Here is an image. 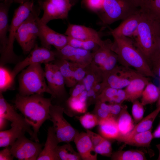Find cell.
<instances>
[{
	"mask_svg": "<svg viewBox=\"0 0 160 160\" xmlns=\"http://www.w3.org/2000/svg\"><path fill=\"white\" fill-rule=\"evenodd\" d=\"M38 2L44 11L40 20L46 24L53 20L67 19L72 6L71 0H41Z\"/></svg>",
	"mask_w": 160,
	"mask_h": 160,
	"instance_id": "9",
	"label": "cell"
},
{
	"mask_svg": "<svg viewBox=\"0 0 160 160\" xmlns=\"http://www.w3.org/2000/svg\"><path fill=\"white\" fill-rule=\"evenodd\" d=\"M19 78V94L24 96L52 93L46 83L44 70L41 64L36 63L23 69Z\"/></svg>",
	"mask_w": 160,
	"mask_h": 160,
	"instance_id": "4",
	"label": "cell"
},
{
	"mask_svg": "<svg viewBox=\"0 0 160 160\" xmlns=\"http://www.w3.org/2000/svg\"><path fill=\"white\" fill-rule=\"evenodd\" d=\"M127 100V96L124 89H118L116 95L111 103L122 104L124 101Z\"/></svg>",
	"mask_w": 160,
	"mask_h": 160,
	"instance_id": "48",
	"label": "cell"
},
{
	"mask_svg": "<svg viewBox=\"0 0 160 160\" xmlns=\"http://www.w3.org/2000/svg\"><path fill=\"white\" fill-rule=\"evenodd\" d=\"M116 121L119 129L120 138L128 135L133 129L134 121L127 110V106L124 105Z\"/></svg>",
	"mask_w": 160,
	"mask_h": 160,
	"instance_id": "25",
	"label": "cell"
},
{
	"mask_svg": "<svg viewBox=\"0 0 160 160\" xmlns=\"http://www.w3.org/2000/svg\"><path fill=\"white\" fill-rule=\"evenodd\" d=\"M52 99L43 95L35 94L24 96L19 93L14 101L15 108L20 111L27 122L32 127L33 134L31 140L39 142L38 133L43 123L50 119L49 111Z\"/></svg>",
	"mask_w": 160,
	"mask_h": 160,
	"instance_id": "1",
	"label": "cell"
},
{
	"mask_svg": "<svg viewBox=\"0 0 160 160\" xmlns=\"http://www.w3.org/2000/svg\"><path fill=\"white\" fill-rule=\"evenodd\" d=\"M44 145L27 138L25 135L18 138L11 146V152L20 160H37Z\"/></svg>",
	"mask_w": 160,
	"mask_h": 160,
	"instance_id": "11",
	"label": "cell"
},
{
	"mask_svg": "<svg viewBox=\"0 0 160 160\" xmlns=\"http://www.w3.org/2000/svg\"><path fill=\"white\" fill-rule=\"evenodd\" d=\"M73 141L82 160H97V154L95 152L92 141L87 132H78Z\"/></svg>",
	"mask_w": 160,
	"mask_h": 160,
	"instance_id": "18",
	"label": "cell"
},
{
	"mask_svg": "<svg viewBox=\"0 0 160 160\" xmlns=\"http://www.w3.org/2000/svg\"><path fill=\"white\" fill-rule=\"evenodd\" d=\"M160 94L159 88L154 84L149 82L143 91L141 102L144 106L157 101Z\"/></svg>",
	"mask_w": 160,
	"mask_h": 160,
	"instance_id": "31",
	"label": "cell"
},
{
	"mask_svg": "<svg viewBox=\"0 0 160 160\" xmlns=\"http://www.w3.org/2000/svg\"><path fill=\"white\" fill-rule=\"evenodd\" d=\"M8 120L4 118L0 117V130H4L7 126Z\"/></svg>",
	"mask_w": 160,
	"mask_h": 160,
	"instance_id": "53",
	"label": "cell"
},
{
	"mask_svg": "<svg viewBox=\"0 0 160 160\" xmlns=\"http://www.w3.org/2000/svg\"><path fill=\"white\" fill-rule=\"evenodd\" d=\"M54 52L56 58L76 63L86 67H88L92 61V53L91 51L68 44Z\"/></svg>",
	"mask_w": 160,
	"mask_h": 160,
	"instance_id": "14",
	"label": "cell"
},
{
	"mask_svg": "<svg viewBox=\"0 0 160 160\" xmlns=\"http://www.w3.org/2000/svg\"><path fill=\"white\" fill-rule=\"evenodd\" d=\"M153 138L151 129L130 136L122 137L118 141L132 146L148 148L149 147Z\"/></svg>",
	"mask_w": 160,
	"mask_h": 160,
	"instance_id": "24",
	"label": "cell"
},
{
	"mask_svg": "<svg viewBox=\"0 0 160 160\" xmlns=\"http://www.w3.org/2000/svg\"><path fill=\"white\" fill-rule=\"evenodd\" d=\"M140 11L132 0H104L98 13L102 24L107 25L123 20Z\"/></svg>",
	"mask_w": 160,
	"mask_h": 160,
	"instance_id": "5",
	"label": "cell"
},
{
	"mask_svg": "<svg viewBox=\"0 0 160 160\" xmlns=\"http://www.w3.org/2000/svg\"><path fill=\"white\" fill-rule=\"evenodd\" d=\"M136 6L140 11L146 12L148 9V0H132Z\"/></svg>",
	"mask_w": 160,
	"mask_h": 160,
	"instance_id": "51",
	"label": "cell"
},
{
	"mask_svg": "<svg viewBox=\"0 0 160 160\" xmlns=\"http://www.w3.org/2000/svg\"><path fill=\"white\" fill-rule=\"evenodd\" d=\"M113 160H146L145 154L138 150H119L113 153L111 156Z\"/></svg>",
	"mask_w": 160,
	"mask_h": 160,
	"instance_id": "30",
	"label": "cell"
},
{
	"mask_svg": "<svg viewBox=\"0 0 160 160\" xmlns=\"http://www.w3.org/2000/svg\"><path fill=\"white\" fill-rule=\"evenodd\" d=\"M59 143L52 127L48 129L47 136L44 147L38 160H58L56 150Z\"/></svg>",
	"mask_w": 160,
	"mask_h": 160,
	"instance_id": "21",
	"label": "cell"
},
{
	"mask_svg": "<svg viewBox=\"0 0 160 160\" xmlns=\"http://www.w3.org/2000/svg\"><path fill=\"white\" fill-rule=\"evenodd\" d=\"M87 91L85 90L83 91L78 97L79 99L81 102L83 103L87 104Z\"/></svg>",
	"mask_w": 160,
	"mask_h": 160,
	"instance_id": "52",
	"label": "cell"
},
{
	"mask_svg": "<svg viewBox=\"0 0 160 160\" xmlns=\"http://www.w3.org/2000/svg\"><path fill=\"white\" fill-rule=\"evenodd\" d=\"M9 129L0 131V147L11 146L20 137L25 135L26 132L21 125L12 123Z\"/></svg>",
	"mask_w": 160,
	"mask_h": 160,
	"instance_id": "23",
	"label": "cell"
},
{
	"mask_svg": "<svg viewBox=\"0 0 160 160\" xmlns=\"http://www.w3.org/2000/svg\"><path fill=\"white\" fill-rule=\"evenodd\" d=\"M153 138H160V123L153 133Z\"/></svg>",
	"mask_w": 160,
	"mask_h": 160,
	"instance_id": "54",
	"label": "cell"
},
{
	"mask_svg": "<svg viewBox=\"0 0 160 160\" xmlns=\"http://www.w3.org/2000/svg\"><path fill=\"white\" fill-rule=\"evenodd\" d=\"M156 108L159 109H160V94L158 99L157 100V104Z\"/></svg>",
	"mask_w": 160,
	"mask_h": 160,
	"instance_id": "57",
	"label": "cell"
},
{
	"mask_svg": "<svg viewBox=\"0 0 160 160\" xmlns=\"http://www.w3.org/2000/svg\"><path fill=\"white\" fill-rule=\"evenodd\" d=\"M98 125L100 134L103 137L116 140L119 137L116 119L113 117L100 120Z\"/></svg>",
	"mask_w": 160,
	"mask_h": 160,
	"instance_id": "22",
	"label": "cell"
},
{
	"mask_svg": "<svg viewBox=\"0 0 160 160\" xmlns=\"http://www.w3.org/2000/svg\"><path fill=\"white\" fill-rule=\"evenodd\" d=\"M44 74L47 85L52 93V97L54 98L55 91V74L52 63L51 62L44 64Z\"/></svg>",
	"mask_w": 160,
	"mask_h": 160,
	"instance_id": "37",
	"label": "cell"
},
{
	"mask_svg": "<svg viewBox=\"0 0 160 160\" xmlns=\"http://www.w3.org/2000/svg\"><path fill=\"white\" fill-rule=\"evenodd\" d=\"M104 0H84L87 7L93 12L98 13L101 9Z\"/></svg>",
	"mask_w": 160,
	"mask_h": 160,
	"instance_id": "44",
	"label": "cell"
},
{
	"mask_svg": "<svg viewBox=\"0 0 160 160\" xmlns=\"http://www.w3.org/2000/svg\"><path fill=\"white\" fill-rule=\"evenodd\" d=\"M58 160H82L78 152L76 151L70 143L58 146L56 150Z\"/></svg>",
	"mask_w": 160,
	"mask_h": 160,
	"instance_id": "32",
	"label": "cell"
},
{
	"mask_svg": "<svg viewBox=\"0 0 160 160\" xmlns=\"http://www.w3.org/2000/svg\"><path fill=\"white\" fill-rule=\"evenodd\" d=\"M95 152L98 154L110 157L113 153L111 144L110 142L105 138L97 145L94 147Z\"/></svg>",
	"mask_w": 160,
	"mask_h": 160,
	"instance_id": "39",
	"label": "cell"
},
{
	"mask_svg": "<svg viewBox=\"0 0 160 160\" xmlns=\"http://www.w3.org/2000/svg\"><path fill=\"white\" fill-rule=\"evenodd\" d=\"M156 146L159 151V156L157 160H160V143L156 145Z\"/></svg>",
	"mask_w": 160,
	"mask_h": 160,
	"instance_id": "56",
	"label": "cell"
},
{
	"mask_svg": "<svg viewBox=\"0 0 160 160\" xmlns=\"http://www.w3.org/2000/svg\"><path fill=\"white\" fill-rule=\"evenodd\" d=\"M5 0H0L1 1L3 2Z\"/></svg>",
	"mask_w": 160,
	"mask_h": 160,
	"instance_id": "58",
	"label": "cell"
},
{
	"mask_svg": "<svg viewBox=\"0 0 160 160\" xmlns=\"http://www.w3.org/2000/svg\"><path fill=\"white\" fill-rule=\"evenodd\" d=\"M66 104L67 108H64V113L68 115L72 112L77 113H84L87 110V104L81 102L78 97L70 96L67 100Z\"/></svg>",
	"mask_w": 160,
	"mask_h": 160,
	"instance_id": "33",
	"label": "cell"
},
{
	"mask_svg": "<svg viewBox=\"0 0 160 160\" xmlns=\"http://www.w3.org/2000/svg\"><path fill=\"white\" fill-rule=\"evenodd\" d=\"M58 67L64 80L65 85L72 88L77 83L74 77L73 72L69 61L61 59L54 61Z\"/></svg>",
	"mask_w": 160,
	"mask_h": 160,
	"instance_id": "26",
	"label": "cell"
},
{
	"mask_svg": "<svg viewBox=\"0 0 160 160\" xmlns=\"http://www.w3.org/2000/svg\"><path fill=\"white\" fill-rule=\"evenodd\" d=\"M14 2L21 4H23L26 2L33 1L34 0H13Z\"/></svg>",
	"mask_w": 160,
	"mask_h": 160,
	"instance_id": "55",
	"label": "cell"
},
{
	"mask_svg": "<svg viewBox=\"0 0 160 160\" xmlns=\"http://www.w3.org/2000/svg\"><path fill=\"white\" fill-rule=\"evenodd\" d=\"M13 0H5L0 4V53L5 50L8 42L7 33L9 31L8 12Z\"/></svg>",
	"mask_w": 160,
	"mask_h": 160,
	"instance_id": "19",
	"label": "cell"
},
{
	"mask_svg": "<svg viewBox=\"0 0 160 160\" xmlns=\"http://www.w3.org/2000/svg\"><path fill=\"white\" fill-rule=\"evenodd\" d=\"M141 12L140 11L123 20L116 28L111 30V33L113 37H134L140 22Z\"/></svg>",
	"mask_w": 160,
	"mask_h": 160,
	"instance_id": "17",
	"label": "cell"
},
{
	"mask_svg": "<svg viewBox=\"0 0 160 160\" xmlns=\"http://www.w3.org/2000/svg\"><path fill=\"white\" fill-rule=\"evenodd\" d=\"M55 59L54 51L42 47H39L36 44L28 56L16 65L11 72L12 77L14 80L20 72L30 65L36 63L45 64L54 61Z\"/></svg>",
	"mask_w": 160,
	"mask_h": 160,
	"instance_id": "12",
	"label": "cell"
},
{
	"mask_svg": "<svg viewBox=\"0 0 160 160\" xmlns=\"http://www.w3.org/2000/svg\"><path fill=\"white\" fill-rule=\"evenodd\" d=\"M86 132L89 136L94 147L98 145L105 138L100 135L94 132L89 129H87Z\"/></svg>",
	"mask_w": 160,
	"mask_h": 160,
	"instance_id": "49",
	"label": "cell"
},
{
	"mask_svg": "<svg viewBox=\"0 0 160 160\" xmlns=\"http://www.w3.org/2000/svg\"><path fill=\"white\" fill-rule=\"evenodd\" d=\"M55 74V91L54 98L60 100H64L67 98V92L64 78L57 66L52 63Z\"/></svg>",
	"mask_w": 160,
	"mask_h": 160,
	"instance_id": "29",
	"label": "cell"
},
{
	"mask_svg": "<svg viewBox=\"0 0 160 160\" xmlns=\"http://www.w3.org/2000/svg\"><path fill=\"white\" fill-rule=\"evenodd\" d=\"M33 6V1H29L21 4L15 10L9 26L8 44L5 51L1 54L0 65L13 63L17 59L13 50L15 33L19 26L30 15Z\"/></svg>",
	"mask_w": 160,
	"mask_h": 160,
	"instance_id": "7",
	"label": "cell"
},
{
	"mask_svg": "<svg viewBox=\"0 0 160 160\" xmlns=\"http://www.w3.org/2000/svg\"><path fill=\"white\" fill-rule=\"evenodd\" d=\"M147 12L160 22V0H148Z\"/></svg>",
	"mask_w": 160,
	"mask_h": 160,
	"instance_id": "43",
	"label": "cell"
},
{
	"mask_svg": "<svg viewBox=\"0 0 160 160\" xmlns=\"http://www.w3.org/2000/svg\"><path fill=\"white\" fill-rule=\"evenodd\" d=\"M110 105L111 116L116 119L121 113L124 105L114 103H110Z\"/></svg>",
	"mask_w": 160,
	"mask_h": 160,
	"instance_id": "46",
	"label": "cell"
},
{
	"mask_svg": "<svg viewBox=\"0 0 160 160\" xmlns=\"http://www.w3.org/2000/svg\"><path fill=\"white\" fill-rule=\"evenodd\" d=\"M111 42L106 41L105 45L100 46L93 52L92 59L90 64L93 67L98 69L102 66L106 62L111 51Z\"/></svg>",
	"mask_w": 160,
	"mask_h": 160,
	"instance_id": "27",
	"label": "cell"
},
{
	"mask_svg": "<svg viewBox=\"0 0 160 160\" xmlns=\"http://www.w3.org/2000/svg\"><path fill=\"white\" fill-rule=\"evenodd\" d=\"M70 62L75 80L77 83L82 81L87 74L88 67H86L76 63Z\"/></svg>",
	"mask_w": 160,
	"mask_h": 160,
	"instance_id": "42",
	"label": "cell"
},
{
	"mask_svg": "<svg viewBox=\"0 0 160 160\" xmlns=\"http://www.w3.org/2000/svg\"><path fill=\"white\" fill-rule=\"evenodd\" d=\"M160 112V109L156 108L153 111L143 118L137 123L128 135L124 137L130 136L137 133L146 131L152 129L153 123Z\"/></svg>",
	"mask_w": 160,
	"mask_h": 160,
	"instance_id": "28",
	"label": "cell"
},
{
	"mask_svg": "<svg viewBox=\"0 0 160 160\" xmlns=\"http://www.w3.org/2000/svg\"><path fill=\"white\" fill-rule=\"evenodd\" d=\"M78 119L82 126L87 130L92 129L98 125L99 121L95 115L90 113H85Z\"/></svg>",
	"mask_w": 160,
	"mask_h": 160,
	"instance_id": "36",
	"label": "cell"
},
{
	"mask_svg": "<svg viewBox=\"0 0 160 160\" xmlns=\"http://www.w3.org/2000/svg\"><path fill=\"white\" fill-rule=\"evenodd\" d=\"M68 37V44L75 48H81L94 52L100 46L92 41H83Z\"/></svg>",
	"mask_w": 160,
	"mask_h": 160,
	"instance_id": "34",
	"label": "cell"
},
{
	"mask_svg": "<svg viewBox=\"0 0 160 160\" xmlns=\"http://www.w3.org/2000/svg\"><path fill=\"white\" fill-rule=\"evenodd\" d=\"M71 97H77L84 90H86L85 86L82 81L78 82L74 87L72 88Z\"/></svg>",
	"mask_w": 160,
	"mask_h": 160,
	"instance_id": "47",
	"label": "cell"
},
{
	"mask_svg": "<svg viewBox=\"0 0 160 160\" xmlns=\"http://www.w3.org/2000/svg\"><path fill=\"white\" fill-rule=\"evenodd\" d=\"M132 103V114L135 122L137 123L143 118L144 113V106L138 100Z\"/></svg>",
	"mask_w": 160,
	"mask_h": 160,
	"instance_id": "41",
	"label": "cell"
},
{
	"mask_svg": "<svg viewBox=\"0 0 160 160\" xmlns=\"http://www.w3.org/2000/svg\"><path fill=\"white\" fill-rule=\"evenodd\" d=\"M113 38L111 49L117 55L121 65L133 68L145 76H154L148 62L132 39L125 37Z\"/></svg>",
	"mask_w": 160,
	"mask_h": 160,
	"instance_id": "2",
	"label": "cell"
},
{
	"mask_svg": "<svg viewBox=\"0 0 160 160\" xmlns=\"http://www.w3.org/2000/svg\"><path fill=\"white\" fill-rule=\"evenodd\" d=\"M11 146L6 147L0 151V160H12L14 157L11 152Z\"/></svg>",
	"mask_w": 160,
	"mask_h": 160,
	"instance_id": "50",
	"label": "cell"
},
{
	"mask_svg": "<svg viewBox=\"0 0 160 160\" xmlns=\"http://www.w3.org/2000/svg\"><path fill=\"white\" fill-rule=\"evenodd\" d=\"M93 113L96 115L99 120L111 116L110 112L100 108L96 104H95Z\"/></svg>",
	"mask_w": 160,
	"mask_h": 160,
	"instance_id": "45",
	"label": "cell"
},
{
	"mask_svg": "<svg viewBox=\"0 0 160 160\" xmlns=\"http://www.w3.org/2000/svg\"><path fill=\"white\" fill-rule=\"evenodd\" d=\"M118 62L117 55L111 50L106 62L100 68L97 69L103 75L112 70Z\"/></svg>",
	"mask_w": 160,
	"mask_h": 160,
	"instance_id": "38",
	"label": "cell"
},
{
	"mask_svg": "<svg viewBox=\"0 0 160 160\" xmlns=\"http://www.w3.org/2000/svg\"><path fill=\"white\" fill-rule=\"evenodd\" d=\"M64 108L60 105H51L49 113L52 126L59 143H70L73 141L78 132L65 119Z\"/></svg>",
	"mask_w": 160,
	"mask_h": 160,
	"instance_id": "8",
	"label": "cell"
},
{
	"mask_svg": "<svg viewBox=\"0 0 160 160\" xmlns=\"http://www.w3.org/2000/svg\"><path fill=\"white\" fill-rule=\"evenodd\" d=\"M65 34L77 39L92 41L101 47L105 45L106 43V41L102 40L96 30L83 25L70 24L68 25Z\"/></svg>",
	"mask_w": 160,
	"mask_h": 160,
	"instance_id": "15",
	"label": "cell"
},
{
	"mask_svg": "<svg viewBox=\"0 0 160 160\" xmlns=\"http://www.w3.org/2000/svg\"><path fill=\"white\" fill-rule=\"evenodd\" d=\"M2 93L0 92V117L6 119L12 123L21 125L32 137L33 131L31 128V126L27 122L25 118L18 114L14 107L7 102Z\"/></svg>",
	"mask_w": 160,
	"mask_h": 160,
	"instance_id": "16",
	"label": "cell"
},
{
	"mask_svg": "<svg viewBox=\"0 0 160 160\" xmlns=\"http://www.w3.org/2000/svg\"><path fill=\"white\" fill-rule=\"evenodd\" d=\"M139 73L132 68L117 65L112 70L103 75L102 82L105 87L123 89Z\"/></svg>",
	"mask_w": 160,
	"mask_h": 160,
	"instance_id": "10",
	"label": "cell"
},
{
	"mask_svg": "<svg viewBox=\"0 0 160 160\" xmlns=\"http://www.w3.org/2000/svg\"><path fill=\"white\" fill-rule=\"evenodd\" d=\"M40 8L34 5L28 17L19 26L15 33V39L24 54L29 53L35 47L39 32L37 18Z\"/></svg>",
	"mask_w": 160,
	"mask_h": 160,
	"instance_id": "6",
	"label": "cell"
},
{
	"mask_svg": "<svg viewBox=\"0 0 160 160\" xmlns=\"http://www.w3.org/2000/svg\"><path fill=\"white\" fill-rule=\"evenodd\" d=\"M10 72L7 68L0 65V92L2 93L9 89L14 81Z\"/></svg>",
	"mask_w": 160,
	"mask_h": 160,
	"instance_id": "35",
	"label": "cell"
},
{
	"mask_svg": "<svg viewBox=\"0 0 160 160\" xmlns=\"http://www.w3.org/2000/svg\"><path fill=\"white\" fill-rule=\"evenodd\" d=\"M141 12L134 43L149 64L155 51L160 29V22L147 12Z\"/></svg>",
	"mask_w": 160,
	"mask_h": 160,
	"instance_id": "3",
	"label": "cell"
},
{
	"mask_svg": "<svg viewBox=\"0 0 160 160\" xmlns=\"http://www.w3.org/2000/svg\"><path fill=\"white\" fill-rule=\"evenodd\" d=\"M39 29L38 37L42 47L50 49L52 46L57 50L61 49L68 44V37L54 31L37 18Z\"/></svg>",
	"mask_w": 160,
	"mask_h": 160,
	"instance_id": "13",
	"label": "cell"
},
{
	"mask_svg": "<svg viewBox=\"0 0 160 160\" xmlns=\"http://www.w3.org/2000/svg\"><path fill=\"white\" fill-rule=\"evenodd\" d=\"M147 77L139 73L125 88L127 101L132 103L141 97L145 86L149 82Z\"/></svg>",
	"mask_w": 160,
	"mask_h": 160,
	"instance_id": "20",
	"label": "cell"
},
{
	"mask_svg": "<svg viewBox=\"0 0 160 160\" xmlns=\"http://www.w3.org/2000/svg\"><path fill=\"white\" fill-rule=\"evenodd\" d=\"M118 89L110 87H106L98 96L97 100L105 103L112 102L117 94Z\"/></svg>",
	"mask_w": 160,
	"mask_h": 160,
	"instance_id": "40",
	"label": "cell"
}]
</instances>
